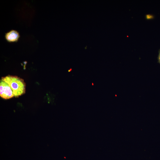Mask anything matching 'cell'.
<instances>
[{"label":"cell","mask_w":160,"mask_h":160,"mask_svg":"<svg viewBox=\"0 0 160 160\" xmlns=\"http://www.w3.org/2000/svg\"><path fill=\"white\" fill-rule=\"evenodd\" d=\"M0 96L2 98L5 99H9L14 96L10 87L1 80L0 82Z\"/></svg>","instance_id":"7a4b0ae2"},{"label":"cell","mask_w":160,"mask_h":160,"mask_svg":"<svg viewBox=\"0 0 160 160\" xmlns=\"http://www.w3.org/2000/svg\"><path fill=\"white\" fill-rule=\"evenodd\" d=\"M19 33L16 31L12 30L5 34V38L9 42H17L20 37Z\"/></svg>","instance_id":"3957f363"},{"label":"cell","mask_w":160,"mask_h":160,"mask_svg":"<svg viewBox=\"0 0 160 160\" xmlns=\"http://www.w3.org/2000/svg\"><path fill=\"white\" fill-rule=\"evenodd\" d=\"M158 59L159 63L160 64V49L159 50V51Z\"/></svg>","instance_id":"277c9868"},{"label":"cell","mask_w":160,"mask_h":160,"mask_svg":"<svg viewBox=\"0 0 160 160\" xmlns=\"http://www.w3.org/2000/svg\"><path fill=\"white\" fill-rule=\"evenodd\" d=\"M1 80L10 87L15 97H18L25 93V84L23 79L16 76L8 75L2 77Z\"/></svg>","instance_id":"6da1fadb"}]
</instances>
